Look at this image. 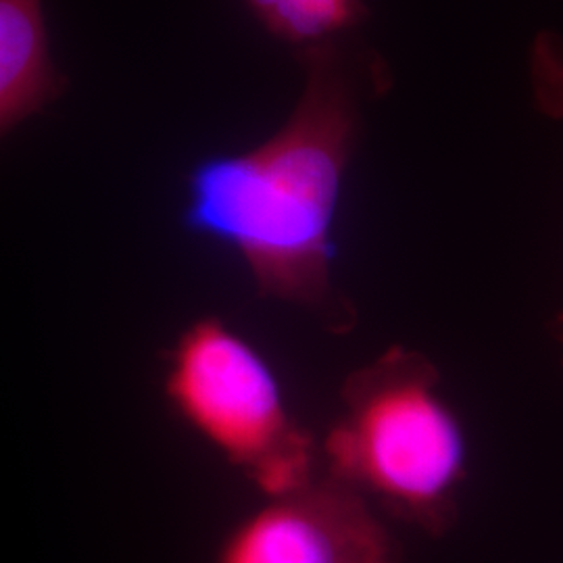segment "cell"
Returning a JSON list of instances; mask_svg holds the SVG:
<instances>
[{
    "label": "cell",
    "mask_w": 563,
    "mask_h": 563,
    "mask_svg": "<svg viewBox=\"0 0 563 563\" xmlns=\"http://www.w3.org/2000/svg\"><path fill=\"white\" fill-rule=\"evenodd\" d=\"M539 63H541V71L547 74V81H553L551 86L563 88V57H558L555 53L541 48L539 51Z\"/></svg>",
    "instance_id": "52a82bcc"
},
{
    "label": "cell",
    "mask_w": 563,
    "mask_h": 563,
    "mask_svg": "<svg viewBox=\"0 0 563 563\" xmlns=\"http://www.w3.org/2000/svg\"><path fill=\"white\" fill-rule=\"evenodd\" d=\"M341 401L320 446L328 476L402 522L446 532L457 518L470 443L437 367L418 351L390 346L346 378Z\"/></svg>",
    "instance_id": "7a4b0ae2"
},
{
    "label": "cell",
    "mask_w": 563,
    "mask_h": 563,
    "mask_svg": "<svg viewBox=\"0 0 563 563\" xmlns=\"http://www.w3.org/2000/svg\"><path fill=\"white\" fill-rule=\"evenodd\" d=\"M218 563H397L365 497L325 476L274 497L223 541Z\"/></svg>",
    "instance_id": "277c9868"
},
{
    "label": "cell",
    "mask_w": 563,
    "mask_h": 563,
    "mask_svg": "<svg viewBox=\"0 0 563 563\" xmlns=\"http://www.w3.org/2000/svg\"><path fill=\"white\" fill-rule=\"evenodd\" d=\"M174 413L269 499L316 481L320 446L262 349L222 318L188 323L165 355Z\"/></svg>",
    "instance_id": "3957f363"
},
{
    "label": "cell",
    "mask_w": 563,
    "mask_h": 563,
    "mask_svg": "<svg viewBox=\"0 0 563 563\" xmlns=\"http://www.w3.org/2000/svg\"><path fill=\"white\" fill-rule=\"evenodd\" d=\"M305 90L280 130L241 153L202 157L186 174L181 222L239 255L257 292L351 328L334 284V223L357 136V101L339 51L305 48Z\"/></svg>",
    "instance_id": "6da1fadb"
},
{
    "label": "cell",
    "mask_w": 563,
    "mask_h": 563,
    "mask_svg": "<svg viewBox=\"0 0 563 563\" xmlns=\"http://www.w3.org/2000/svg\"><path fill=\"white\" fill-rule=\"evenodd\" d=\"M65 86L51 59L42 0H0V139L57 101Z\"/></svg>",
    "instance_id": "5b68a950"
},
{
    "label": "cell",
    "mask_w": 563,
    "mask_h": 563,
    "mask_svg": "<svg viewBox=\"0 0 563 563\" xmlns=\"http://www.w3.org/2000/svg\"><path fill=\"white\" fill-rule=\"evenodd\" d=\"M263 27L301 48L332 42L363 18L362 0H244Z\"/></svg>",
    "instance_id": "8992f818"
}]
</instances>
